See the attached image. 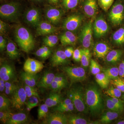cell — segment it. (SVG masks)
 <instances>
[{"label": "cell", "instance_id": "cell-58", "mask_svg": "<svg viewBox=\"0 0 124 124\" xmlns=\"http://www.w3.org/2000/svg\"><path fill=\"white\" fill-rule=\"evenodd\" d=\"M49 1L53 4H57L59 0H49Z\"/></svg>", "mask_w": 124, "mask_h": 124}, {"label": "cell", "instance_id": "cell-19", "mask_svg": "<svg viewBox=\"0 0 124 124\" xmlns=\"http://www.w3.org/2000/svg\"><path fill=\"white\" fill-rule=\"evenodd\" d=\"M54 73L51 72H46L37 82V85L38 88H49L53 82L55 77Z\"/></svg>", "mask_w": 124, "mask_h": 124}, {"label": "cell", "instance_id": "cell-23", "mask_svg": "<svg viewBox=\"0 0 124 124\" xmlns=\"http://www.w3.org/2000/svg\"><path fill=\"white\" fill-rule=\"evenodd\" d=\"M56 92L53 91L50 93L45 101V104L49 108L56 106L62 101L61 95Z\"/></svg>", "mask_w": 124, "mask_h": 124}, {"label": "cell", "instance_id": "cell-37", "mask_svg": "<svg viewBox=\"0 0 124 124\" xmlns=\"http://www.w3.org/2000/svg\"><path fill=\"white\" fill-rule=\"evenodd\" d=\"M19 87L13 82L6 81L5 93L7 95H12Z\"/></svg>", "mask_w": 124, "mask_h": 124}, {"label": "cell", "instance_id": "cell-42", "mask_svg": "<svg viewBox=\"0 0 124 124\" xmlns=\"http://www.w3.org/2000/svg\"><path fill=\"white\" fill-rule=\"evenodd\" d=\"M90 69L91 73L94 75L100 73L101 71L100 65L96 61L93 59H91L90 61Z\"/></svg>", "mask_w": 124, "mask_h": 124}, {"label": "cell", "instance_id": "cell-34", "mask_svg": "<svg viewBox=\"0 0 124 124\" xmlns=\"http://www.w3.org/2000/svg\"><path fill=\"white\" fill-rule=\"evenodd\" d=\"M11 106L10 99L5 95H0V111L8 110Z\"/></svg>", "mask_w": 124, "mask_h": 124}, {"label": "cell", "instance_id": "cell-33", "mask_svg": "<svg viewBox=\"0 0 124 124\" xmlns=\"http://www.w3.org/2000/svg\"><path fill=\"white\" fill-rule=\"evenodd\" d=\"M103 71L110 80L115 79L119 78V68L117 67L103 69Z\"/></svg>", "mask_w": 124, "mask_h": 124}, {"label": "cell", "instance_id": "cell-56", "mask_svg": "<svg viewBox=\"0 0 124 124\" xmlns=\"http://www.w3.org/2000/svg\"><path fill=\"white\" fill-rule=\"evenodd\" d=\"M6 47V41L2 36H0V50L2 51Z\"/></svg>", "mask_w": 124, "mask_h": 124}, {"label": "cell", "instance_id": "cell-60", "mask_svg": "<svg viewBox=\"0 0 124 124\" xmlns=\"http://www.w3.org/2000/svg\"><path fill=\"white\" fill-rule=\"evenodd\" d=\"M122 99L123 100V101L124 102V93L122 96Z\"/></svg>", "mask_w": 124, "mask_h": 124}, {"label": "cell", "instance_id": "cell-14", "mask_svg": "<svg viewBox=\"0 0 124 124\" xmlns=\"http://www.w3.org/2000/svg\"><path fill=\"white\" fill-rule=\"evenodd\" d=\"M27 22L31 26L36 27L40 22L41 14L38 9L33 8L28 10L25 15Z\"/></svg>", "mask_w": 124, "mask_h": 124}, {"label": "cell", "instance_id": "cell-54", "mask_svg": "<svg viewBox=\"0 0 124 124\" xmlns=\"http://www.w3.org/2000/svg\"><path fill=\"white\" fill-rule=\"evenodd\" d=\"M119 76L121 78H124V60L120 63L119 67Z\"/></svg>", "mask_w": 124, "mask_h": 124}, {"label": "cell", "instance_id": "cell-3", "mask_svg": "<svg viewBox=\"0 0 124 124\" xmlns=\"http://www.w3.org/2000/svg\"><path fill=\"white\" fill-rule=\"evenodd\" d=\"M67 96L71 100L77 111L84 113L88 112L85 101V90L82 86H73L68 91Z\"/></svg>", "mask_w": 124, "mask_h": 124}, {"label": "cell", "instance_id": "cell-35", "mask_svg": "<svg viewBox=\"0 0 124 124\" xmlns=\"http://www.w3.org/2000/svg\"><path fill=\"white\" fill-rule=\"evenodd\" d=\"M58 37L54 35L46 36L43 39V43L45 46L49 47L55 46L58 43Z\"/></svg>", "mask_w": 124, "mask_h": 124}, {"label": "cell", "instance_id": "cell-21", "mask_svg": "<svg viewBox=\"0 0 124 124\" xmlns=\"http://www.w3.org/2000/svg\"><path fill=\"white\" fill-rule=\"evenodd\" d=\"M20 77L25 85L30 86H35L38 82L39 76L37 74H32L23 71L21 72Z\"/></svg>", "mask_w": 124, "mask_h": 124}, {"label": "cell", "instance_id": "cell-40", "mask_svg": "<svg viewBox=\"0 0 124 124\" xmlns=\"http://www.w3.org/2000/svg\"><path fill=\"white\" fill-rule=\"evenodd\" d=\"M24 89L27 98L30 97L32 96H36L40 99V97L37 89L35 86H30L25 85Z\"/></svg>", "mask_w": 124, "mask_h": 124}, {"label": "cell", "instance_id": "cell-45", "mask_svg": "<svg viewBox=\"0 0 124 124\" xmlns=\"http://www.w3.org/2000/svg\"><path fill=\"white\" fill-rule=\"evenodd\" d=\"M67 84L66 83L56 82L54 81L49 88L53 91L58 92L65 88Z\"/></svg>", "mask_w": 124, "mask_h": 124}, {"label": "cell", "instance_id": "cell-17", "mask_svg": "<svg viewBox=\"0 0 124 124\" xmlns=\"http://www.w3.org/2000/svg\"><path fill=\"white\" fill-rule=\"evenodd\" d=\"M67 58L64 51L58 50L52 55L50 61L51 66L56 67L66 64L68 62Z\"/></svg>", "mask_w": 124, "mask_h": 124}, {"label": "cell", "instance_id": "cell-51", "mask_svg": "<svg viewBox=\"0 0 124 124\" xmlns=\"http://www.w3.org/2000/svg\"><path fill=\"white\" fill-rule=\"evenodd\" d=\"M54 81L56 82L68 84L67 78L63 74L61 73L55 75Z\"/></svg>", "mask_w": 124, "mask_h": 124}, {"label": "cell", "instance_id": "cell-32", "mask_svg": "<svg viewBox=\"0 0 124 124\" xmlns=\"http://www.w3.org/2000/svg\"><path fill=\"white\" fill-rule=\"evenodd\" d=\"M51 53V50L48 47L44 46L38 49L35 54L39 57L43 59H46L50 56Z\"/></svg>", "mask_w": 124, "mask_h": 124}, {"label": "cell", "instance_id": "cell-11", "mask_svg": "<svg viewBox=\"0 0 124 124\" xmlns=\"http://www.w3.org/2000/svg\"><path fill=\"white\" fill-rule=\"evenodd\" d=\"M83 20V17L79 15H73L68 17L64 20L63 27L68 31H74L80 26Z\"/></svg>", "mask_w": 124, "mask_h": 124}, {"label": "cell", "instance_id": "cell-43", "mask_svg": "<svg viewBox=\"0 0 124 124\" xmlns=\"http://www.w3.org/2000/svg\"><path fill=\"white\" fill-rule=\"evenodd\" d=\"M106 105L108 108L111 111L116 112H121L116 105L110 97H107L106 99Z\"/></svg>", "mask_w": 124, "mask_h": 124}, {"label": "cell", "instance_id": "cell-29", "mask_svg": "<svg viewBox=\"0 0 124 124\" xmlns=\"http://www.w3.org/2000/svg\"><path fill=\"white\" fill-rule=\"evenodd\" d=\"M91 56V53L88 48L82 49V56L81 60L82 67L86 68L88 67Z\"/></svg>", "mask_w": 124, "mask_h": 124}, {"label": "cell", "instance_id": "cell-26", "mask_svg": "<svg viewBox=\"0 0 124 124\" xmlns=\"http://www.w3.org/2000/svg\"><path fill=\"white\" fill-rule=\"evenodd\" d=\"M120 112L108 111L106 112L101 116L100 121L102 124H108L119 116Z\"/></svg>", "mask_w": 124, "mask_h": 124}, {"label": "cell", "instance_id": "cell-4", "mask_svg": "<svg viewBox=\"0 0 124 124\" xmlns=\"http://www.w3.org/2000/svg\"><path fill=\"white\" fill-rule=\"evenodd\" d=\"M20 6L17 2H12L2 5L0 7V16L7 20L15 19L18 15Z\"/></svg>", "mask_w": 124, "mask_h": 124}, {"label": "cell", "instance_id": "cell-6", "mask_svg": "<svg viewBox=\"0 0 124 124\" xmlns=\"http://www.w3.org/2000/svg\"><path fill=\"white\" fill-rule=\"evenodd\" d=\"M27 98L24 88L19 87L11 95V107L17 110H21L26 104Z\"/></svg>", "mask_w": 124, "mask_h": 124}, {"label": "cell", "instance_id": "cell-1", "mask_svg": "<svg viewBox=\"0 0 124 124\" xmlns=\"http://www.w3.org/2000/svg\"><path fill=\"white\" fill-rule=\"evenodd\" d=\"M85 94L86 105L92 116L96 117L101 114L104 110V102L97 86L89 85L85 89Z\"/></svg>", "mask_w": 124, "mask_h": 124}, {"label": "cell", "instance_id": "cell-46", "mask_svg": "<svg viewBox=\"0 0 124 124\" xmlns=\"http://www.w3.org/2000/svg\"><path fill=\"white\" fill-rule=\"evenodd\" d=\"M112 83L116 88H117L122 93H124V80L118 78L112 80Z\"/></svg>", "mask_w": 124, "mask_h": 124}, {"label": "cell", "instance_id": "cell-39", "mask_svg": "<svg viewBox=\"0 0 124 124\" xmlns=\"http://www.w3.org/2000/svg\"><path fill=\"white\" fill-rule=\"evenodd\" d=\"M48 107L46 104H43L39 107L38 110V117L39 119H45L48 115Z\"/></svg>", "mask_w": 124, "mask_h": 124}, {"label": "cell", "instance_id": "cell-61", "mask_svg": "<svg viewBox=\"0 0 124 124\" xmlns=\"http://www.w3.org/2000/svg\"><path fill=\"white\" fill-rule=\"evenodd\" d=\"M35 0L38 1H40L41 0Z\"/></svg>", "mask_w": 124, "mask_h": 124}, {"label": "cell", "instance_id": "cell-9", "mask_svg": "<svg viewBox=\"0 0 124 124\" xmlns=\"http://www.w3.org/2000/svg\"><path fill=\"white\" fill-rule=\"evenodd\" d=\"M0 78L5 81L14 82L17 80V75L14 67L8 63L2 64L0 68Z\"/></svg>", "mask_w": 124, "mask_h": 124}, {"label": "cell", "instance_id": "cell-2", "mask_svg": "<svg viewBox=\"0 0 124 124\" xmlns=\"http://www.w3.org/2000/svg\"><path fill=\"white\" fill-rule=\"evenodd\" d=\"M15 38L18 45L23 51L28 53L34 49V38L30 32L24 27L19 26L16 28Z\"/></svg>", "mask_w": 124, "mask_h": 124}, {"label": "cell", "instance_id": "cell-48", "mask_svg": "<svg viewBox=\"0 0 124 124\" xmlns=\"http://www.w3.org/2000/svg\"><path fill=\"white\" fill-rule=\"evenodd\" d=\"M75 108V106L72 102L68 105L61 108L54 109V110L56 111L63 113V112H69L72 111L74 110Z\"/></svg>", "mask_w": 124, "mask_h": 124}, {"label": "cell", "instance_id": "cell-59", "mask_svg": "<svg viewBox=\"0 0 124 124\" xmlns=\"http://www.w3.org/2000/svg\"><path fill=\"white\" fill-rule=\"evenodd\" d=\"M116 124H124V120L121 121L117 122Z\"/></svg>", "mask_w": 124, "mask_h": 124}, {"label": "cell", "instance_id": "cell-20", "mask_svg": "<svg viewBox=\"0 0 124 124\" xmlns=\"http://www.w3.org/2000/svg\"><path fill=\"white\" fill-rule=\"evenodd\" d=\"M85 13L90 17H94L97 12L96 0H85L84 6Z\"/></svg>", "mask_w": 124, "mask_h": 124}, {"label": "cell", "instance_id": "cell-16", "mask_svg": "<svg viewBox=\"0 0 124 124\" xmlns=\"http://www.w3.org/2000/svg\"><path fill=\"white\" fill-rule=\"evenodd\" d=\"M62 11L54 7H50L46 10V17L49 22L53 24H56L60 21L62 16Z\"/></svg>", "mask_w": 124, "mask_h": 124}, {"label": "cell", "instance_id": "cell-47", "mask_svg": "<svg viewBox=\"0 0 124 124\" xmlns=\"http://www.w3.org/2000/svg\"><path fill=\"white\" fill-rule=\"evenodd\" d=\"M114 0H98L99 4L105 11L108 10L112 5Z\"/></svg>", "mask_w": 124, "mask_h": 124}, {"label": "cell", "instance_id": "cell-30", "mask_svg": "<svg viewBox=\"0 0 124 124\" xmlns=\"http://www.w3.org/2000/svg\"><path fill=\"white\" fill-rule=\"evenodd\" d=\"M67 117L68 124H89L87 120L84 118L76 115H70Z\"/></svg>", "mask_w": 124, "mask_h": 124}, {"label": "cell", "instance_id": "cell-13", "mask_svg": "<svg viewBox=\"0 0 124 124\" xmlns=\"http://www.w3.org/2000/svg\"><path fill=\"white\" fill-rule=\"evenodd\" d=\"M108 24L104 18L100 17L95 20L93 24V31L96 37H102L108 31Z\"/></svg>", "mask_w": 124, "mask_h": 124}, {"label": "cell", "instance_id": "cell-18", "mask_svg": "<svg viewBox=\"0 0 124 124\" xmlns=\"http://www.w3.org/2000/svg\"><path fill=\"white\" fill-rule=\"evenodd\" d=\"M110 50V46L106 43L99 42L94 45L93 50L95 57L104 59L106 57Z\"/></svg>", "mask_w": 124, "mask_h": 124}, {"label": "cell", "instance_id": "cell-5", "mask_svg": "<svg viewBox=\"0 0 124 124\" xmlns=\"http://www.w3.org/2000/svg\"><path fill=\"white\" fill-rule=\"evenodd\" d=\"M62 69L73 83L84 81L86 79L85 70L82 67L67 66Z\"/></svg>", "mask_w": 124, "mask_h": 124}, {"label": "cell", "instance_id": "cell-28", "mask_svg": "<svg viewBox=\"0 0 124 124\" xmlns=\"http://www.w3.org/2000/svg\"><path fill=\"white\" fill-rule=\"evenodd\" d=\"M95 80L99 85L103 89H106L108 86L110 79L103 72L95 75Z\"/></svg>", "mask_w": 124, "mask_h": 124}, {"label": "cell", "instance_id": "cell-27", "mask_svg": "<svg viewBox=\"0 0 124 124\" xmlns=\"http://www.w3.org/2000/svg\"><path fill=\"white\" fill-rule=\"evenodd\" d=\"M6 49L7 54L10 58L12 60H15L19 57V52L13 42H9L6 46Z\"/></svg>", "mask_w": 124, "mask_h": 124}, {"label": "cell", "instance_id": "cell-52", "mask_svg": "<svg viewBox=\"0 0 124 124\" xmlns=\"http://www.w3.org/2000/svg\"><path fill=\"white\" fill-rule=\"evenodd\" d=\"M71 103H72L71 100L68 98L65 99L64 101H62L58 105L56 106V107L54 109L61 108L66 106Z\"/></svg>", "mask_w": 124, "mask_h": 124}, {"label": "cell", "instance_id": "cell-36", "mask_svg": "<svg viewBox=\"0 0 124 124\" xmlns=\"http://www.w3.org/2000/svg\"><path fill=\"white\" fill-rule=\"evenodd\" d=\"M39 99L36 96H32L29 97L26 102L27 111L29 112L32 108L36 107L39 103Z\"/></svg>", "mask_w": 124, "mask_h": 124}, {"label": "cell", "instance_id": "cell-38", "mask_svg": "<svg viewBox=\"0 0 124 124\" xmlns=\"http://www.w3.org/2000/svg\"><path fill=\"white\" fill-rule=\"evenodd\" d=\"M122 92L116 87L111 86L107 90H106L105 93L111 98H119L122 95Z\"/></svg>", "mask_w": 124, "mask_h": 124}, {"label": "cell", "instance_id": "cell-15", "mask_svg": "<svg viewBox=\"0 0 124 124\" xmlns=\"http://www.w3.org/2000/svg\"><path fill=\"white\" fill-rule=\"evenodd\" d=\"M57 29V28L51 23L47 21H41L37 26L36 33L38 35H45L54 33Z\"/></svg>", "mask_w": 124, "mask_h": 124}, {"label": "cell", "instance_id": "cell-50", "mask_svg": "<svg viewBox=\"0 0 124 124\" xmlns=\"http://www.w3.org/2000/svg\"><path fill=\"white\" fill-rule=\"evenodd\" d=\"M110 98L119 108L121 112H122L124 109V101L120 99L119 98Z\"/></svg>", "mask_w": 124, "mask_h": 124}, {"label": "cell", "instance_id": "cell-8", "mask_svg": "<svg viewBox=\"0 0 124 124\" xmlns=\"http://www.w3.org/2000/svg\"><path fill=\"white\" fill-rule=\"evenodd\" d=\"M109 18L114 25L121 24L124 19V6L121 3H116L113 5L109 14Z\"/></svg>", "mask_w": 124, "mask_h": 124}, {"label": "cell", "instance_id": "cell-7", "mask_svg": "<svg viewBox=\"0 0 124 124\" xmlns=\"http://www.w3.org/2000/svg\"><path fill=\"white\" fill-rule=\"evenodd\" d=\"M93 33L92 22L90 21L84 26L80 34V42L84 48H88L91 46L93 41Z\"/></svg>", "mask_w": 124, "mask_h": 124}, {"label": "cell", "instance_id": "cell-41", "mask_svg": "<svg viewBox=\"0 0 124 124\" xmlns=\"http://www.w3.org/2000/svg\"><path fill=\"white\" fill-rule=\"evenodd\" d=\"M0 121L4 124H6L7 121L10 118L14 113L8 110L0 111Z\"/></svg>", "mask_w": 124, "mask_h": 124}, {"label": "cell", "instance_id": "cell-22", "mask_svg": "<svg viewBox=\"0 0 124 124\" xmlns=\"http://www.w3.org/2000/svg\"><path fill=\"white\" fill-rule=\"evenodd\" d=\"M60 40L63 46L73 45L76 42L77 37L70 31H67L60 36Z\"/></svg>", "mask_w": 124, "mask_h": 124}, {"label": "cell", "instance_id": "cell-57", "mask_svg": "<svg viewBox=\"0 0 124 124\" xmlns=\"http://www.w3.org/2000/svg\"><path fill=\"white\" fill-rule=\"evenodd\" d=\"M6 81L2 79H0V92L3 93L5 89Z\"/></svg>", "mask_w": 124, "mask_h": 124}, {"label": "cell", "instance_id": "cell-12", "mask_svg": "<svg viewBox=\"0 0 124 124\" xmlns=\"http://www.w3.org/2000/svg\"><path fill=\"white\" fill-rule=\"evenodd\" d=\"M43 124H68L67 116L60 112L48 114Z\"/></svg>", "mask_w": 124, "mask_h": 124}, {"label": "cell", "instance_id": "cell-10", "mask_svg": "<svg viewBox=\"0 0 124 124\" xmlns=\"http://www.w3.org/2000/svg\"><path fill=\"white\" fill-rule=\"evenodd\" d=\"M44 67L41 62L28 58L24 63L23 69L26 72L36 74L42 70Z\"/></svg>", "mask_w": 124, "mask_h": 124}, {"label": "cell", "instance_id": "cell-31", "mask_svg": "<svg viewBox=\"0 0 124 124\" xmlns=\"http://www.w3.org/2000/svg\"><path fill=\"white\" fill-rule=\"evenodd\" d=\"M114 42L117 45L124 44V28H121L116 31L113 36Z\"/></svg>", "mask_w": 124, "mask_h": 124}, {"label": "cell", "instance_id": "cell-55", "mask_svg": "<svg viewBox=\"0 0 124 124\" xmlns=\"http://www.w3.org/2000/svg\"><path fill=\"white\" fill-rule=\"evenodd\" d=\"M74 51L72 47H69L66 49L64 51L67 58H69L72 56Z\"/></svg>", "mask_w": 124, "mask_h": 124}, {"label": "cell", "instance_id": "cell-49", "mask_svg": "<svg viewBox=\"0 0 124 124\" xmlns=\"http://www.w3.org/2000/svg\"><path fill=\"white\" fill-rule=\"evenodd\" d=\"M82 54V49H77L74 50L72 58L77 62H81Z\"/></svg>", "mask_w": 124, "mask_h": 124}, {"label": "cell", "instance_id": "cell-25", "mask_svg": "<svg viewBox=\"0 0 124 124\" xmlns=\"http://www.w3.org/2000/svg\"><path fill=\"white\" fill-rule=\"evenodd\" d=\"M28 117L24 113H18L14 114L11 118L6 122L7 124H22L27 121Z\"/></svg>", "mask_w": 124, "mask_h": 124}, {"label": "cell", "instance_id": "cell-24", "mask_svg": "<svg viewBox=\"0 0 124 124\" xmlns=\"http://www.w3.org/2000/svg\"><path fill=\"white\" fill-rule=\"evenodd\" d=\"M123 54V51L121 50H113L109 51L106 57L107 62L110 64H115L119 62Z\"/></svg>", "mask_w": 124, "mask_h": 124}, {"label": "cell", "instance_id": "cell-44", "mask_svg": "<svg viewBox=\"0 0 124 124\" xmlns=\"http://www.w3.org/2000/svg\"><path fill=\"white\" fill-rule=\"evenodd\" d=\"M79 0H63V5L67 9L75 8L78 5Z\"/></svg>", "mask_w": 124, "mask_h": 124}, {"label": "cell", "instance_id": "cell-53", "mask_svg": "<svg viewBox=\"0 0 124 124\" xmlns=\"http://www.w3.org/2000/svg\"><path fill=\"white\" fill-rule=\"evenodd\" d=\"M7 29V25L3 21L0 20V32L1 34H3L6 32Z\"/></svg>", "mask_w": 124, "mask_h": 124}]
</instances>
